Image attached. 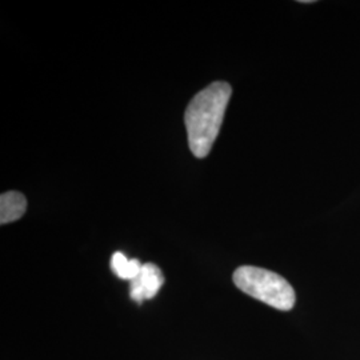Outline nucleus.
Returning a JSON list of instances; mask_svg holds the SVG:
<instances>
[{
    "label": "nucleus",
    "mask_w": 360,
    "mask_h": 360,
    "mask_svg": "<svg viewBox=\"0 0 360 360\" xmlns=\"http://www.w3.org/2000/svg\"><path fill=\"white\" fill-rule=\"evenodd\" d=\"M233 283L247 295L281 311H290L295 306L292 285L276 272L243 266L233 272Z\"/></svg>",
    "instance_id": "nucleus-2"
},
{
    "label": "nucleus",
    "mask_w": 360,
    "mask_h": 360,
    "mask_svg": "<svg viewBox=\"0 0 360 360\" xmlns=\"http://www.w3.org/2000/svg\"><path fill=\"white\" fill-rule=\"evenodd\" d=\"M27 210V199L18 191L1 193L0 196V223L7 224L22 218Z\"/></svg>",
    "instance_id": "nucleus-4"
},
{
    "label": "nucleus",
    "mask_w": 360,
    "mask_h": 360,
    "mask_svg": "<svg viewBox=\"0 0 360 360\" xmlns=\"http://www.w3.org/2000/svg\"><path fill=\"white\" fill-rule=\"evenodd\" d=\"M232 95L226 82H214L198 92L187 105L184 123L190 150L196 158H206L218 138L226 108Z\"/></svg>",
    "instance_id": "nucleus-1"
},
{
    "label": "nucleus",
    "mask_w": 360,
    "mask_h": 360,
    "mask_svg": "<svg viewBox=\"0 0 360 360\" xmlns=\"http://www.w3.org/2000/svg\"><path fill=\"white\" fill-rule=\"evenodd\" d=\"M143 264L138 259H129L123 252H115L111 257V269L116 276L124 281L135 279L142 271Z\"/></svg>",
    "instance_id": "nucleus-5"
},
{
    "label": "nucleus",
    "mask_w": 360,
    "mask_h": 360,
    "mask_svg": "<svg viewBox=\"0 0 360 360\" xmlns=\"http://www.w3.org/2000/svg\"><path fill=\"white\" fill-rule=\"evenodd\" d=\"M165 283L162 270L154 263L143 264L139 275L129 282V295L136 303H143L156 296Z\"/></svg>",
    "instance_id": "nucleus-3"
}]
</instances>
